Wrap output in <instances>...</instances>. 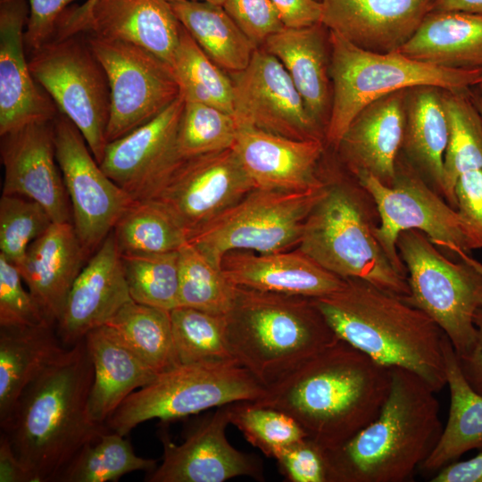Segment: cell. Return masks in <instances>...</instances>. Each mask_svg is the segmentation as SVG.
<instances>
[{"mask_svg":"<svg viewBox=\"0 0 482 482\" xmlns=\"http://www.w3.org/2000/svg\"><path fill=\"white\" fill-rule=\"evenodd\" d=\"M432 482H482V452L462 461H453L441 470Z\"/></svg>","mask_w":482,"mask_h":482,"instance_id":"obj_54","label":"cell"},{"mask_svg":"<svg viewBox=\"0 0 482 482\" xmlns=\"http://www.w3.org/2000/svg\"><path fill=\"white\" fill-rule=\"evenodd\" d=\"M284 27L303 28L321 23L322 5L318 0H270Z\"/></svg>","mask_w":482,"mask_h":482,"instance_id":"obj_51","label":"cell"},{"mask_svg":"<svg viewBox=\"0 0 482 482\" xmlns=\"http://www.w3.org/2000/svg\"><path fill=\"white\" fill-rule=\"evenodd\" d=\"M328 29L283 27L262 46L284 66L312 119L326 130L332 102Z\"/></svg>","mask_w":482,"mask_h":482,"instance_id":"obj_28","label":"cell"},{"mask_svg":"<svg viewBox=\"0 0 482 482\" xmlns=\"http://www.w3.org/2000/svg\"><path fill=\"white\" fill-rule=\"evenodd\" d=\"M179 364L237 362L224 335L225 315L179 306L170 311Z\"/></svg>","mask_w":482,"mask_h":482,"instance_id":"obj_41","label":"cell"},{"mask_svg":"<svg viewBox=\"0 0 482 482\" xmlns=\"http://www.w3.org/2000/svg\"><path fill=\"white\" fill-rule=\"evenodd\" d=\"M184 101L178 131L182 159L233 147L239 127L231 113L210 104Z\"/></svg>","mask_w":482,"mask_h":482,"instance_id":"obj_44","label":"cell"},{"mask_svg":"<svg viewBox=\"0 0 482 482\" xmlns=\"http://www.w3.org/2000/svg\"><path fill=\"white\" fill-rule=\"evenodd\" d=\"M221 269L236 287L308 298L334 293L345 282L299 249L268 253L230 252L223 257Z\"/></svg>","mask_w":482,"mask_h":482,"instance_id":"obj_26","label":"cell"},{"mask_svg":"<svg viewBox=\"0 0 482 482\" xmlns=\"http://www.w3.org/2000/svg\"><path fill=\"white\" fill-rule=\"evenodd\" d=\"M432 11H460L482 16V0H435Z\"/></svg>","mask_w":482,"mask_h":482,"instance_id":"obj_55","label":"cell"},{"mask_svg":"<svg viewBox=\"0 0 482 482\" xmlns=\"http://www.w3.org/2000/svg\"><path fill=\"white\" fill-rule=\"evenodd\" d=\"M222 6L258 47L284 27L270 0H225Z\"/></svg>","mask_w":482,"mask_h":482,"instance_id":"obj_48","label":"cell"},{"mask_svg":"<svg viewBox=\"0 0 482 482\" xmlns=\"http://www.w3.org/2000/svg\"><path fill=\"white\" fill-rule=\"evenodd\" d=\"M373 198L379 215L375 236L394 266L407 277L396 247L400 233H424L453 261L482 248V235L432 189L400 153L392 187L369 174L354 177Z\"/></svg>","mask_w":482,"mask_h":482,"instance_id":"obj_8","label":"cell"},{"mask_svg":"<svg viewBox=\"0 0 482 482\" xmlns=\"http://www.w3.org/2000/svg\"><path fill=\"white\" fill-rule=\"evenodd\" d=\"M237 291L222 269L188 240L179 250V306L225 315L234 305Z\"/></svg>","mask_w":482,"mask_h":482,"instance_id":"obj_40","label":"cell"},{"mask_svg":"<svg viewBox=\"0 0 482 482\" xmlns=\"http://www.w3.org/2000/svg\"><path fill=\"white\" fill-rule=\"evenodd\" d=\"M170 2H175V1H200V2H207L214 4L222 5L225 0H168Z\"/></svg>","mask_w":482,"mask_h":482,"instance_id":"obj_57","label":"cell"},{"mask_svg":"<svg viewBox=\"0 0 482 482\" xmlns=\"http://www.w3.org/2000/svg\"><path fill=\"white\" fill-rule=\"evenodd\" d=\"M74 1L76 0H28L29 12L24 40L30 53L53 38L61 16Z\"/></svg>","mask_w":482,"mask_h":482,"instance_id":"obj_49","label":"cell"},{"mask_svg":"<svg viewBox=\"0 0 482 482\" xmlns=\"http://www.w3.org/2000/svg\"><path fill=\"white\" fill-rule=\"evenodd\" d=\"M184 104L180 96L150 121L107 143L99 165L135 201L152 200L183 160L178 131Z\"/></svg>","mask_w":482,"mask_h":482,"instance_id":"obj_18","label":"cell"},{"mask_svg":"<svg viewBox=\"0 0 482 482\" xmlns=\"http://www.w3.org/2000/svg\"><path fill=\"white\" fill-rule=\"evenodd\" d=\"M157 461L136 454L130 442L112 430L83 446L59 473L57 482L117 481L134 471H153Z\"/></svg>","mask_w":482,"mask_h":482,"instance_id":"obj_38","label":"cell"},{"mask_svg":"<svg viewBox=\"0 0 482 482\" xmlns=\"http://www.w3.org/2000/svg\"><path fill=\"white\" fill-rule=\"evenodd\" d=\"M87 258L71 222H53L29 246L17 269L46 320L58 323Z\"/></svg>","mask_w":482,"mask_h":482,"instance_id":"obj_27","label":"cell"},{"mask_svg":"<svg viewBox=\"0 0 482 482\" xmlns=\"http://www.w3.org/2000/svg\"><path fill=\"white\" fill-rule=\"evenodd\" d=\"M448 137L444 88L431 85L407 88L401 153L426 183L444 198V157Z\"/></svg>","mask_w":482,"mask_h":482,"instance_id":"obj_29","label":"cell"},{"mask_svg":"<svg viewBox=\"0 0 482 482\" xmlns=\"http://www.w3.org/2000/svg\"><path fill=\"white\" fill-rule=\"evenodd\" d=\"M120 257L133 301L166 311L179 307V251Z\"/></svg>","mask_w":482,"mask_h":482,"instance_id":"obj_42","label":"cell"},{"mask_svg":"<svg viewBox=\"0 0 482 482\" xmlns=\"http://www.w3.org/2000/svg\"><path fill=\"white\" fill-rule=\"evenodd\" d=\"M93 378L84 338L28 385L0 426L33 482L54 481L83 446L109 430L89 416Z\"/></svg>","mask_w":482,"mask_h":482,"instance_id":"obj_2","label":"cell"},{"mask_svg":"<svg viewBox=\"0 0 482 482\" xmlns=\"http://www.w3.org/2000/svg\"><path fill=\"white\" fill-rule=\"evenodd\" d=\"M265 387L237 362L179 364L129 395L106 421L126 436L153 419L170 421L239 401H257Z\"/></svg>","mask_w":482,"mask_h":482,"instance_id":"obj_10","label":"cell"},{"mask_svg":"<svg viewBox=\"0 0 482 482\" xmlns=\"http://www.w3.org/2000/svg\"><path fill=\"white\" fill-rule=\"evenodd\" d=\"M28 0H0V135L52 121L57 107L34 79L25 55Z\"/></svg>","mask_w":482,"mask_h":482,"instance_id":"obj_21","label":"cell"},{"mask_svg":"<svg viewBox=\"0 0 482 482\" xmlns=\"http://www.w3.org/2000/svg\"><path fill=\"white\" fill-rule=\"evenodd\" d=\"M94 368L88 398L91 420L105 424L123 401L158 375L118 342L103 325L85 337Z\"/></svg>","mask_w":482,"mask_h":482,"instance_id":"obj_31","label":"cell"},{"mask_svg":"<svg viewBox=\"0 0 482 482\" xmlns=\"http://www.w3.org/2000/svg\"><path fill=\"white\" fill-rule=\"evenodd\" d=\"M324 142L241 127L232 148L255 188L302 192L326 185L318 170Z\"/></svg>","mask_w":482,"mask_h":482,"instance_id":"obj_23","label":"cell"},{"mask_svg":"<svg viewBox=\"0 0 482 482\" xmlns=\"http://www.w3.org/2000/svg\"><path fill=\"white\" fill-rule=\"evenodd\" d=\"M470 95H471L472 101L482 118V96L475 89H472V87H471Z\"/></svg>","mask_w":482,"mask_h":482,"instance_id":"obj_56","label":"cell"},{"mask_svg":"<svg viewBox=\"0 0 482 482\" xmlns=\"http://www.w3.org/2000/svg\"><path fill=\"white\" fill-rule=\"evenodd\" d=\"M22 281L17 267L0 253V327L49 323Z\"/></svg>","mask_w":482,"mask_h":482,"instance_id":"obj_46","label":"cell"},{"mask_svg":"<svg viewBox=\"0 0 482 482\" xmlns=\"http://www.w3.org/2000/svg\"><path fill=\"white\" fill-rule=\"evenodd\" d=\"M55 156L69 196L72 224L92 255L135 200L101 169L85 138L65 116L53 120Z\"/></svg>","mask_w":482,"mask_h":482,"instance_id":"obj_14","label":"cell"},{"mask_svg":"<svg viewBox=\"0 0 482 482\" xmlns=\"http://www.w3.org/2000/svg\"><path fill=\"white\" fill-rule=\"evenodd\" d=\"M332 102L325 142L337 149L354 117L371 102L420 85L450 90L473 87L482 70H451L412 60L399 52L363 50L329 31Z\"/></svg>","mask_w":482,"mask_h":482,"instance_id":"obj_7","label":"cell"},{"mask_svg":"<svg viewBox=\"0 0 482 482\" xmlns=\"http://www.w3.org/2000/svg\"><path fill=\"white\" fill-rule=\"evenodd\" d=\"M230 404V403H229ZM229 404L203 419L180 445L161 433L162 464L147 473V482H224L237 477L263 480L262 461L235 448L227 438Z\"/></svg>","mask_w":482,"mask_h":482,"instance_id":"obj_19","label":"cell"},{"mask_svg":"<svg viewBox=\"0 0 482 482\" xmlns=\"http://www.w3.org/2000/svg\"><path fill=\"white\" fill-rule=\"evenodd\" d=\"M476 338L470 351L458 356L459 365L463 377L469 385L482 395V306L474 316Z\"/></svg>","mask_w":482,"mask_h":482,"instance_id":"obj_52","label":"cell"},{"mask_svg":"<svg viewBox=\"0 0 482 482\" xmlns=\"http://www.w3.org/2000/svg\"><path fill=\"white\" fill-rule=\"evenodd\" d=\"M444 356L450 390L449 414L434 450L420 467L427 472H437L470 450H482V395L466 381L446 336Z\"/></svg>","mask_w":482,"mask_h":482,"instance_id":"obj_33","label":"cell"},{"mask_svg":"<svg viewBox=\"0 0 482 482\" xmlns=\"http://www.w3.org/2000/svg\"><path fill=\"white\" fill-rule=\"evenodd\" d=\"M472 88H474L482 96V75Z\"/></svg>","mask_w":482,"mask_h":482,"instance_id":"obj_58","label":"cell"},{"mask_svg":"<svg viewBox=\"0 0 482 482\" xmlns=\"http://www.w3.org/2000/svg\"><path fill=\"white\" fill-rule=\"evenodd\" d=\"M82 36L50 40L31 52L29 64L36 81L77 127L100 164L107 145L110 88L104 68Z\"/></svg>","mask_w":482,"mask_h":482,"instance_id":"obj_12","label":"cell"},{"mask_svg":"<svg viewBox=\"0 0 482 482\" xmlns=\"http://www.w3.org/2000/svg\"><path fill=\"white\" fill-rule=\"evenodd\" d=\"M329 295L312 298L337 337L387 367L407 370L435 392L446 386L445 334L403 297L361 278H345Z\"/></svg>","mask_w":482,"mask_h":482,"instance_id":"obj_3","label":"cell"},{"mask_svg":"<svg viewBox=\"0 0 482 482\" xmlns=\"http://www.w3.org/2000/svg\"><path fill=\"white\" fill-rule=\"evenodd\" d=\"M110 88L107 143L145 124L180 95L172 67L137 45L85 34Z\"/></svg>","mask_w":482,"mask_h":482,"instance_id":"obj_13","label":"cell"},{"mask_svg":"<svg viewBox=\"0 0 482 482\" xmlns=\"http://www.w3.org/2000/svg\"><path fill=\"white\" fill-rule=\"evenodd\" d=\"M224 335L235 361L264 387L339 339L312 298L240 287Z\"/></svg>","mask_w":482,"mask_h":482,"instance_id":"obj_5","label":"cell"},{"mask_svg":"<svg viewBox=\"0 0 482 482\" xmlns=\"http://www.w3.org/2000/svg\"><path fill=\"white\" fill-rule=\"evenodd\" d=\"M326 190L307 216L298 249L342 278H361L406 298L407 277L394 266L378 241L376 204L353 183L327 181Z\"/></svg>","mask_w":482,"mask_h":482,"instance_id":"obj_6","label":"cell"},{"mask_svg":"<svg viewBox=\"0 0 482 482\" xmlns=\"http://www.w3.org/2000/svg\"><path fill=\"white\" fill-rule=\"evenodd\" d=\"M46 210L29 198L2 195L0 199V253L16 267L30 244L53 223Z\"/></svg>","mask_w":482,"mask_h":482,"instance_id":"obj_45","label":"cell"},{"mask_svg":"<svg viewBox=\"0 0 482 482\" xmlns=\"http://www.w3.org/2000/svg\"><path fill=\"white\" fill-rule=\"evenodd\" d=\"M318 1H320V2L321 0H318Z\"/></svg>","mask_w":482,"mask_h":482,"instance_id":"obj_59","label":"cell"},{"mask_svg":"<svg viewBox=\"0 0 482 482\" xmlns=\"http://www.w3.org/2000/svg\"><path fill=\"white\" fill-rule=\"evenodd\" d=\"M230 424L269 458L276 457L289 445L308 436L289 415L253 401L229 404Z\"/></svg>","mask_w":482,"mask_h":482,"instance_id":"obj_43","label":"cell"},{"mask_svg":"<svg viewBox=\"0 0 482 482\" xmlns=\"http://www.w3.org/2000/svg\"><path fill=\"white\" fill-rule=\"evenodd\" d=\"M325 190L326 185L302 192L255 188L193 233L188 242L219 268L225 254L234 251H287L298 245L304 221Z\"/></svg>","mask_w":482,"mask_h":482,"instance_id":"obj_11","label":"cell"},{"mask_svg":"<svg viewBox=\"0 0 482 482\" xmlns=\"http://www.w3.org/2000/svg\"><path fill=\"white\" fill-rule=\"evenodd\" d=\"M233 111L238 127H252L294 139L325 141L323 129L312 119L281 62L262 46L247 67L229 74Z\"/></svg>","mask_w":482,"mask_h":482,"instance_id":"obj_15","label":"cell"},{"mask_svg":"<svg viewBox=\"0 0 482 482\" xmlns=\"http://www.w3.org/2000/svg\"><path fill=\"white\" fill-rule=\"evenodd\" d=\"M1 137L2 195L33 200L46 210L54 222L72 223L69 196L55 156L53 120L31 123Z\"/></svg>","mask_w":482,"mask_h":482,"instance_id":"obj_20","label":"cell"},{"mask_svg":"<svg viewBox=\"0 0 482 482\" xmlns=\"http://www.w3.org/2000/svg\"><path fill=\"white\" fill-rule=\"evenodd\" d=\"M182 28L168 0H87L62 13L53 39L90 34L120 40L171 66Z\"/></svg>","mask_w":482,"mask_h":482,"instance_id":"obj_17","label":"cell"},{"mask_svg":"<svg viewBox=\"0 0 482 482\" xmlns=\"http://www.w3.org/2000/svg\"><path fill=\"white\" fill-rule=\"evenodd\" d=\"M388 396L376 419L344 444L324 449L328 482H403L442 434L435 392L416 374L390 367Z\"/></svg>","mask_w":482,"mask_h":482,"instance_id":"obj_4","label":"cell"},{"mask_svg":"<svg viewBox=\"0 0 482 482\" xmlns=\"http://www.w3.org/2000/svg\"><path fill=\"white\" fill-rule=\"evenodd\" d=\"M275 460L288 482H328L324 449L308 436L284 449Z\"/></svg>","mask_w":482,"mask_h":482,"instance_id":"obj_47","label":"cell"},{"mask_svg":"<svg viewBox=\"0 0 482 482\" xmlns=\"http://www.w3.org/2000/svg\"><path fill=\"white\" fill-rule=\"evenodd\" d=\"M255 186L233 148L183 159L157 195L189 237Z\"/></svg>","mask_w":482,"mask_h":482,"instance_id":"obj_16","label":"cell"},{"mask_svg":"<svg viewBox=\"0 0 482 482\" xmlns=\"http://www.w3.org/2000/svg\"><path fill=\"white\" fill-rule=\"evenodd\" d=\"M121 255L179 251L188 240L185 229L154 200L135 201L112 229Z\"/></svg>","mask_w":482,"mask_h":482,"instance_id":"obj_37","label":"cell"},{"mask_svg":"<svg viewBox=\"0 0 482 482\" xmlns=\"http://www.w3.org/2000/svg\"><path fill=\"white\" fill-rule=\"evenodd\" d=\"M390 386V367L338 339L253 402L291 416L308 437L330 449L376 419Z\"/></svg>","mask_w":482,"mask_h":482,"instance_id":"obj_1","label":"cell"},{"mask_svg":"<svg viewBox=\"0 0 482 482\" xmlns=\"http://www.w3.org/2000/svg\"><path fill=\"white\" fill-rule=\"evenodd\" d=\"M454 195L458 212L482 235V169L461 174Z\"/></svg>","mask_w":482,"mask_h":482,"instance_id":"obj_50","label":"cell"},{"mask_svg":"<svg viewBox=\"0 0 482 482\" xmlns=\"http://www.w3.org/2000/svg\"><path fill=\"white\" fill-rule=\"evenodd\" d=\"M396 247L410 288L403 299L440 327L458 356L469 353L476 338L474 316L482 306V264L469 255L451 260L416 229L400 233Z\"/></svg>","mask_w":482,"mask_h":482,"instance_id":"obj_9","label":"cell"},{"mask_svg":"<svg viewBox=\"0 0 482 482\" xmlns=\"http://www.w3.org/2000/svg\"><path fill=\"white\" fill-rule=\"evenodd\" d=\"M397 52L441 68L482 70V16L460 11H430Z\"/></svg>","mask_w":482,"mask_h":482,"instance_id":"obj_30","label":"cell"},{"mask_svg":"<svg viewBox=\"0 0 482 482\" xmlns=\"http://www.w3.org/2000/svg\"><path fill=\"white\" fill-rule=\"evenodd\" d=\"M171 67L184 100L210 104L232 114L229 74L212 61L184 28Z\"/></svg>","mask_w":482,"mask_h":482,"instance_id":"obj_39","label":"cell"},{"mask_svg":"<svg viewBox=\"0 0 482 482\" xmlns=\"http://www.w3.org/2000/svg\"><path fill=\"white\" fill-rule=\"evenodd\" d=\"M131 300L112 231L90 256L71 288L55 326L61 342L67 348L73 346L89 331L104 325Z\"/></svg>","mask_w":482,"mask_h":482,"instance_id":"obj_22","label":"cell"},{"mask_svg":"<svg viewBox=\"0 0 482 482\" xmlns=\"http://www.w3.org/2000/svg\"><path fill=\"white\" fill-rule=\"evenodd\" d=\"M471 87L444 88L449 121V137L444 157V191L446 202L456 210L454 187L461 174L482 169V118L471 98Z\"/></svg>","mask_w":482,"mask_h":482,"instance_id":"obj_36","label":"cell"},{"mask_svg":"<svg viewBox=\"0 0 482 482\" xmlns=\"http://www.w3.org/2000/svg\"><path fill=\"white\" fill-rule=\"evenodd\" d=\"M0 482H33V477L17 456L9 438L1 431Z\"/></svg>","mask_w":482,"mask_h":482,"instance_id":"obj_53","label":"cell"},{"mask_svg":"<svg viewBox=\"0 0 482 482\" xmlns=\"http://www.w3.org/2000/svg\"><path fill=\"white\" fill-rule=\"evenodd\" d=\"M66 349L50 323L0 327V426L28 385Z\"/></svg>","mask_w":482,"mask_h":482,"instance_id":"obj_32","label":"cell"},{"mask_svg":"<svg viewBox=\"0 0 482 482\" xmlns=\"http://www.w3.org/2000/svg\"><path fill=\"white\" fill-rule=\"evenodd\" d=\"M104 326L156 374L179 365L170 311L131 300Z\"/></svg>","mask_w":482,"mask_h":482,"instance_id":"obj_35","label":"cell"},{"mask_svg":"<svg viewBox=\"0 0 482 482\" xmlns=\"http://www.w3.org/2000/svg\"><path fill=\"white\" fill-rule=\"evenodd\" d=\"M183 28L228 74L245 70L258 47L222 5L200 1L170 2Z\"/></svg>","mask_w":482,"mask_h":482,"instance_id":"obj_34","label":"cell"},{"mask_svg":"<svg viewBox=\"0 0 482 482\" xmlns=\"http://www.w3.org/2000/svg\"><path fill=\"white\" fill-rule=\"evenodd\" d=\"M435 0H321V23L366 51L397 52L415 34Z\"/></svg>","mask_w":482,"mask_h":482,"instance_id":"obj_24","label":"cell"},{"mask_svg":"<svg viewBox=\"0 0 482 482\" xmlns=\"http://www.w3.org/2000/svg\"><path fill=\"white\" fill-rule=\"evenodd\" d=\"M406 89L371 102L350 123L336 150L353 177L369 174L393 186L403 139Z\"/></svg>","mask_w":482,"mask_h":482,"instance_id":"obj_25","label":"cell"}]
</instances>
